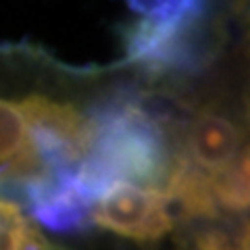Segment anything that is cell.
Wrapping results in <instances>:
<instances>
[{"label": "cell", "mask_w": 250, "mask_h": 250, "mask_svg": "<svg viewBox=\"0 0 250 250\" xmlns=\"http://www.w3.org/2000/svg\"><path fill=\"white\" fill-rule=\"evenodd\" d=\"M90 221L117 236L156 242L173 229L175 215L169 196L159 188L113 184L92 202Z\"/></svg>", "instance_id": "7a4b0ae2"}, {"label": "cell", "mask_w": 250, "mask_h": 250, "mask_svg": "<svg viewBox=\"0 0 250 250\" xmlns=\"http://www.w3.org/2000/svg\"><path fill=\"white\" fill-rule=\"evenodd\" d=\"M196 248L198 250H248V240L231 238L229 233L221 229H205L196 233Z\"/></svg>", "instance_id": "ba28073f"}, {"label": "cell", "mask_w": 250, "mask_h": 250, "mask_svg": "<svg viewBox=\"0 0 250 250\" xmlns=\"http://www.w3.org/2000/svg\"><path fill=\"white\" fill-rule=\"evenodd\" d=\"M200 17V4L192 2H161L144 9L142 19L129 34V57L150 67L175 65L186 54Z\"/></svg>", "instance_id": "3957f363"}, {"label": "cell", "mask_w": 250, "mask_h": 250, "mask_svg": "<svg viewBox=\"0 0 250 250\" xmlns=\"http://www.w3.org/2000/svg\"><path fill=\"white\" fill-rule=\"evenodd\" d=\"M92 123V138L77 179L92 202L113 184L159 188L167 184L175 154L165 131L142 106L119 103L100 111Z\"/></svg>", "instance_id": "6da1fadb"}, {"label": "cell", "mask_w": 250, "mask_h": 250, "mask_svg": "<svg viewBox=\"0 0 250 250\" xmlns=\"http://www.w3.org/2000/svg\"><path fill=\"white\" fill-rule=\"evenodd\" d=\"M29 113L25 103L0 98V161L6 173L21 177L23 184L40 179V165L29 136Z\"/></svg>", "instance_id": "5b68a950"}, {"label": "cell", "mask_w": 250, "mask_h": 250, "mask_svg": "<svg viewBox=\"0 0 250 250\" xmlns=\"http://www.w3.org/2000/svg\"><path fill=\"white\" fill-rule=\"evenodd\" d=\"M213 198L217 202V207L221 205L225 210H242L248 208V152L244 148V152L240 154V159L236 161L228 173H223L221 177H217L213 182Z\"/></svg>", "instance_id": "52a82bcc"}, {"label": "cell", "mask_w": 250, "mask_h": 250, "mask_svg": "<svg viewBox=\"0 0 250 250\" xmlns=\"http://www.w3.org/2000/svg\"><path fill=\"white\" fill-rule=\"evenodd\" d=\"M0 250H48L25 213L4 198H0Z\"/></svg>", "instance_id": "8992f818"}, {"label": "cell", "mask_w": 250, "mask_h": 250, "mask_svg": "<svg viewBox=\"0 0 250 250\" xmlns=\"http://www.w3.org/2000/svg\"><path fill=\"white\" fill-rule=\"evenodd\" d=\"M242 154V127L219 108H200L186 127L182 152L175 154L186 167L213 182L236 165Z\"/></svg>", "instance_id": "277c9868"}]
</instances>
